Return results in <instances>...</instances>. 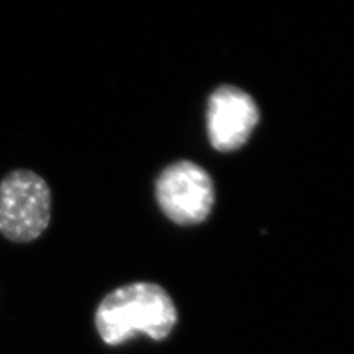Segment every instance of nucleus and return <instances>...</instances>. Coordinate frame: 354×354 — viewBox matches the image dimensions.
I'll return each instance as SVG.
<instances>
[{"label":"nucleus","instance_id":"nucleus-1","mask_svg":"<svg viewBox=\"0 0 354 354\" xmlns=\"http://www.w3.org/2000/svg\"><path fill=\"white\" fill-rule=\"evenodd\" d=\"M177 322L170 295L161 286L136 282L120 286L99 304L95 325L108 346H120L136 335L164 339Z\"/></svg>","mask_w":354,"mask_h":354},{"label":"nucleus","instance_id":"nucleus-3","mask_svg":"<svg viewBox=\"0 0 354 354\" xmlns=\"http://www.w3.org/2000/svg\"><path fill=\"white\" fill-rule=\"evenodd\" d=\"M157 198L162 212L176 223L195 225L212 212L213 182L199 165L176 162L158 177Z\"/></svg>","mask_w":354,"mask_h":354},{"label":"nucleus","instance_id":"nucleus-4","mask_svg":"<svg viewBox=\"0 0 354 354\" xmlns=\"http://www.w3.org/2000/svg\"><path fill=\"white\" fill-rule=\"evenodd\" d=\"M259 123V109L252 97L236 87L217 88L208 101L207 130L217 151H235L245 143Z\"/></svg>","mask_w":354,"mask_h":354},{"label":"nucleus","instance_id":"nucleus-2","mask_svg":"<svg viewBox=\"0 0 354 354\" xmlns=\"http://www.w3.org/2000/svg\"><path fill=\"white\" fill-rule=\"evenodd\" d=\"M50 221V189L30 170H15L0 183V232L14 242L39 238Z\"/></svg>","mask_w":354,"mask_h":354}]
</instances>
